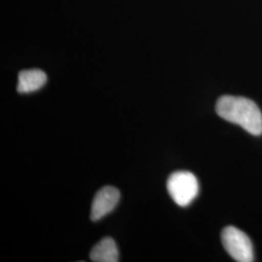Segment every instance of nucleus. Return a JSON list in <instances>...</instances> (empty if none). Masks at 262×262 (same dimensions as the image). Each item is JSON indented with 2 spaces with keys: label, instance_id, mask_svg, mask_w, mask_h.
<instances>
[{
  "label": "nucleus",
  "instance_id": "obj_1",
  "mask_svg": "<svg viewBox=\"0 0 262 262\" xmlns=\"http://www.w3.org/2000/svg\"><path fill=\"white\" fill-rule=\"evenodd\" d=\"M215 111L222 119L240 125L253 135L262 134L261 111L248 98L224 95L217 100Z\"/></svg>",
  "mask_w": 262,
  "mask_h": 262
},
{
  "label": "nucleus",
  "instance_id": "obj_2",
  "mask_svg": "<svg viewBox=\"0 0 262 262\" xmlns=\"http://www.w3.org/2000/svg\"><path fill=\"white\" fill-rule=\"evenodd\" d=\"M167 190L177 205L188 206L198 195V180L188 171L174 172L167 180Z\"/></svg>",
  "mask_w": 262,
  "mask_h": 262
},
{
  "label": "nucleus",
  "instance_id": "obj_3",
  "mask_svg": "<svg viewBox=\"0 0 262 262\" xmlns=\"http://www.w3.org/2000/svg\"><path fill=\"white\" fill-rule=\"evenodd\" d=\"M222 242L226 252L236 261L252 262L253 244L248 235L234 226H226L222 232Z\"/></svg>",
  "mask_w": 262,
  "mask_h": 262
},
{
  "label": "nucleus",
  "instance_id": "obj_4",
  "mask_svg": "<svg viewBox=\"0 0 262 262\" xmlns=\"http://www.w3.org/2000/svg\"><path fill=\"white\" fill-rule=\"evenodd\" d=\"M121 193L118 188L108 186L99 189L93 201L91 219L96 222L111 213L120 201Z\"/></svg>",
  "mask_w": 262,
  "mask_h": 262
},
{
  "label": "nucleus",
  "instance_id": "obj_5",
  "mask_svg": "<svg viewBox=\"0 0 262 262\" xmlns=\"http://www.w3.org/2000/svg\"><path fill=\"white\" fill-rule=\"evenodd\" d=\"M47 82V75L40 69L23 70L18 76L17 91L19 94L34 93L43 88Z\"/></svg>",
  "mask_w": 262,
  "mask_h": 262
},
{
  "label": "nucleus",
  "instance_id": "obj_6",
  "mask_svg": "<svg viewBox=\"0 0 262 262\" xmlns=\"http://www.w3.org/2000/svg\"><path fill=\"white\" fill-rule=\"evenodd\" d=\"M91 259L94 262H117L120 259L117 244L110 237H105L96 244L91 252Z\"/></svg>",
  "mask_w": 262,
  "mask_h": 262
}]
</instances>
